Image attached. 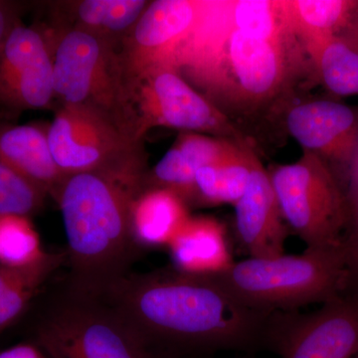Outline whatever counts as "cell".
<instances>
[{"mask_svg": "<svg viewBox=\"0 0 358 358\" xmlns=\"http://www.w3.org/2000/svg\"><path fill=\"white\" fill-rule=\"evenodd\" d=\"M285 222L307 247L338 246L348 227L345 192L317 155L268 169Z\"/></svg>", "mask_w": 358, "mask_h": 358, "instance_id": "obj_7", "label": "cell"}, {"mask_svg": "<svg viewBox=\"0 0 358 358\" xmlns=\"http://www.w3.org/2000/svg\"><path fill=\"white\" fill-rule=\"evenodd\" d=\"M21 6L15 2L0 0V45L13 25L20 20Z\"/></svg>", "mask_w": 358, "mask_h": 358, "instance_id": "obj_28", "label": "cell"}, {"mask_svg": "<svg viewBox=\"0 0 358 358\" xmlns=\"http://www.w3.org/2000/svg\"><path fill=\"white\" fill-rule=\"evenodd\" d=\"M134 134L169 128L253 145L236 124L171 67L152 71L128 82Z\"/></svg>", "mask_w": 358, "mask_h": 358, "instance_id": "obj_8", "label": "cell"}, {"mask_svg": "<svg viewBox=\"0 0 358 358\" xmlns=\"http://www.w3.org/2000/svg\"><path fill=\"white\" fill-rule=\"evenodd\" d=\"M0 358H47L33 343H20L0 352Z\"/></svg>", "mask_w": 358, "mask_h": 358, "instance_id": "obj_29", "label": "cell"}, {"mask_svg": "<svg viewBox=\"0 0 358 358\" xmlns=\"http://www.w3.org/2000/svg\"><path fill=\"white\" fill-rule=\"evenodd\" d=\"M357 358H358V357Z\"/></svg>", "mask_w": 358, "mask_h": 358, "instance_id": "obj_31", "label": "cell"}, {"mask_svg": "<svg viewBox=\"0 0 358 358\" xmlns=\"http://www.w3.org/2000/svg\"><path fill=\"white\" fill-rule=\"evenodd\" d=\"M171 67L245 134L249 124L282 122L303 85L315 83L284 0H201Z\"/></svg>", "mask_w": 358, "mask_h": 358, "instance_id": "obj_1", "label": "cell"}, {"mask_svg": "<svg viewBox=\"0 0 358 358\" xmlns=\"http://www.w3.org/2000/svg\"><path fill=\"white\" fill-rule=\"evenodd\" d=\"M338 36L343 37L358 49V10L346 26L345 29Z\"/></svg>", "mask_w": 358, "mask_h": 358, "instance_id": "obj_30", "label": "cell"}, {"mask_svg": "<svg viewBox=\"0 0 358 358\" xmlns=\"http://www.w3.org/2000/svg\"><path fill=\"white\" fill-rule=\"evenodd\" d=\"M54 100L53 61L43 28L20 20L0 45V122L48 109Z\"/></svg>", "mask_w": 358, "mask_h": 358, "instance_id": "obj_11", "label": "cell"}, {"mask_svg": "<svg viewBox=\"0 0 358 358\" xmlns=\"http://www.w3.org/2000/svg\"><path fill=\"white\" fill-rule=\"evenodd\" d=\"M211 275L240 303L266 315L324 305L348 285L343 243L307 247L301 255L249 258Z\"/></svg>", "mask_w": 358, "mask_h": 358, "instance_id": "obj_4", "label": "cell"}, {"mask_svg": "<svg viewBox=\"0 0 358 358\" xmlns=\"http://www.w3.org/2000/svg\"><path fill=\"white\" fill-rule=\"evenodd\" d=\"M315 83L333 96H358V49L341 36L324 40L308 53Z\"/></svg>", "mask_w": 358, "mask_h": 358, "instance_id": "obj_23", "label": "cell"}, {"mask_svg": "<svg viewBox=\"0 0 358 358\" xmlns=\"http://www.w3.org/2000/svg\"><path fill=\"white\" fill-rule=\"evenodd\" d=\"M234 143L238 141L192 131H180L173 145L154 169L145 174L143 189L164 188L171 190L188 206H192L195 174L202 166L223 155Z\"/></svg>", "mask_w": 358, "mask_h": 358, "instance_id": "obj_15", "label": "cell"}, {"mask_svg": "<svg viewBox=\"0 0 358 358\" xmlns=\"http://www.w3.org/2000/svg\"><path fill=\"white\" fill-rule=\"evenodd\" d=\"M200 8L201 0L150 1L120 45L127 81L171 67L174 54L192 31Z\"/></svg>", "mask_w": 358, "mask_h": 358, "instance_id": "obj_13", "label": "cell"}, {"mask_svg": "<svg viewBox=\"0 0 358 358\" xmlns=\"http://www.w3.org/2000/svg\"><path fill=\"white\" fill-rule=\"evenodd\" d=\"M257 157L251 143H234L199 169L195 174L192 206H234L246 190Z\"/></svg>", "mask_w": 358, "mask_h": 358, "instance_id": "obj_18", "label": "cell"}, {"mask_svg": "<svg viewBox=\"0 0 358 358\" xmlns=\"http://www.w3.org/2000/svg\"><path fill=\"white\" fill-rule=\"evenodd\" d=\"M343 250L348 272L346 291L358 294V236L345 235L343 239Z\"/></svg>", "mask_w": 358, "mask_h": 358, "instance_id": "obj_27", "label": "cell"}, {"mask_svg": "<svg viewBox=\"0 0 358 358\" xmlns=\"http://www.w3.org/2000/svg\"><path fill=\"white\" fill-rule=\"evenodd\" d=\"M235 230L251 258L284 255L289 227L282 217L268 169L256 157L249 183L234 204Z\"/></svg>", "mask_w": 358, "mask_h": 358, "instance_id": "obj_14", "label": "cell"}, {"mask_svg": "<svg viewBox=\"0 0 358 358\" xmlns=\"http://www.w3.org/2000/svg\"><path fill=\"white\" fill-rule=\"evenodd\" d=\"M46 253L31 217L0 215V265L25 267L38 262Z\"/></svg>", "mask_w": 358, "mask_h": 358, "instance_id": "obj_24", "label": "cell"}, {"mask_svg": "<svg viewBox=\"0 0 358 358\" xmlns=\"http://www.w3.org/2000/svg\"><path fill=\"white\" fill-rule=\"evenodd\" d=\"M48 128L41 122H0V159L55 199L67 176L52 155Z\"/></svg>", "mask_w": 358, "mask_h": 358, "instance_id": "obj_16", "label": "cell"}, {"mask_svg": "<svg viewBox=\"0 0 358 358\" xmlns=\"http://www.w3.org/2000/svg\"><path fill=\"white\" fill-rule=\"evenodd\" d=\"M282 124L303 150L331 169L345 192L358 152V108L334 99H298L285 110Z\"/></svg>", "mask_w": 358, "mask_h": 358, "instance_id": "obj_12", "label": "cell"}, {"mask_svg": "<svg viewBox=\"0 0 358 358\" xmlns=\"http://www.w3.org/2000/svg\"><path fill=\"white\" fill-rule=\"evenodd\" d=\"M43 30L53 61L55 100L93 110L138 141L120 45L74 28Z\"/></svg>", "mask_w": 358, "mask_h": 358, "instance_id": "obj_5", "label": "cell"}, {"mask_svg": "<svg viewBox=\"0 0 358 358\" xmlns=\"http://www.w3.org/2000/svg\"><path fill=\"white\" fill-rule=\"evenodd\" d=\"M263 345L281 358H357L358 294L346 291L313 313H271Z\"/></svg>", "mask_w": 358, "mask_h": 358, "instance_id": "obj_10", "label": "cell"}, {"mask_svg": "<svg viewBox=\"0 0 358 358\" xmlns=\"http://www.w3.org/2000/svg\"><path fill=\"white\" fill-rule=\"evenodd\" d=\"M345 194L348 205V227L345 236H358V152L348 171Z\"/></svg>", "mask_w": 358, "mask_h": 358, "instance_id": "obj_26", "label": "cell"}, {"mask_svg": "<svg viewBox=\"0 0 358 358\" xmlns=\"http://www.w3.org/2000/svg\"><path fill=\"white\" fill-rule=\"evenodd\" d=\"M188 207L171 190L143 189L131 209V231L138 248H167L190 217Z\"/></svg>", "mask_w": 358, "mask_h": 358, "instance_id": "obj_19", "label": "cell"}, {"mask_svg": "<svg viewBox=\"0 0 358 358\" xmlns=\"http://www.w3.org/2000/svg\"><path fill=\"white\" fill-rule=\"evenodd\" d=\"M148 171L73 174L55 196L67 238V285L102 296L128 274L140 251L131 231V209Z\"/></svg>", "mask_w": 358, "mask_h": 358, "instance_id": "obj_3", "label": "cell"}, {"mask_svg": "<svg viewBox=\"0 0 358 358\" xmlns=\"http://www.w3.org/2000/svg\"><path fill=\"white\" fill-rule=\"evenodd\" d=\"M47 196L38 186L0 159V215L31 217L43 208Z\"/></svg>", "mask_w": 358, "mask_h": 358, "instance_id": "obj_25", "label": "cell"}, {"mask_svg": "<svg viewBox=\"0 0 358 358\" xmlns=\"http://www.w3.org/2000/svg\"><path fill=\"white\" fill-rule=\"evenodd\" d=\"M101 296L150 348L248 350L264 345L270 315L240 303L211 275L173 267L128 273Z\"/></svg>", "mask_w": 358, "mask_h": 358, "instance_id": "obj_2", "label": "cell"}, {"mask_svg": "<svg viewBox=\"0 0 358 358\" xmlns=\"http://www.w3.org/2000/svg\"><path fill=\"white\" fill-rule=\"evenodd\" d=\"M52 155L66 176L93 171H148L143 141L84 108L61 106L49 124Z\"/></svg>", "mask_w": 358, "mask_h": 358, "instance_id": "obj_9", "label": "cell"}, {"mask_svg": "<svg viewBox=\"0 0 358 358\" xmlns=\"http://www.w3.org/2000/svg\"><path fill=\"white\" fill-rule=\"evenodd\" d=\"M65 263L66 251L47 252L38 262L25 267L0 265V334L20 319Z\"/></svg>", "mask_w": 358, "mask_h": 358, "instance_id": "obj_20", "label": "cell"}, {"mask_svg": "<svg viewBox=\"0 0 358 358\" xmlns=\"http://www.w3.org/2000/svg\"><path fill=\"white\" fill-rule=\"evenodd\" d=\"M150 1L147 0H81L63 2L70 20L61 27L74 28L121 45Z\"/></svg>", "mask_w": 358, "mask_h": 358, "instance_id": "obj_21", "label": "cell"}, {"mask_svg": "<svg viewBox=\"0 0 358 358\" xmlns=\"http://www.w3.org/2000/svg\"><path fill=\"white\" fill-rule=\"evenodd\" d=\"M289 22L308 53L338 36L358 10V0H284Z\"/></svg>", "mask_w": 358, "mask_h": 358, "instance_id": "obj_22", "label": "cell"}, {"mask_svg": "<svg viewBox=\"0 0 358 358\" xmlns=\"http://www.w3.org/2000/svg\"><path fill=\"white\" fill-rule=\"evenodd\" d=\"M38 315L33 343L47 358H152L141 334L103 296L66 285Z\"/></svg>", "mask_w": 358, "mask_h": 358, "instance_id": "obj_6", "label": "cell"}, {"mask_svg": "<svg viewBox=\"0 0 358 358\" xmlns=\"http://www.w3.org/2000/svg\"><path fill=\"white\" fill-rule=\"evenodd\" d=\"M167 249L173 268L187 274H218L235 262L225 227L209 216H190Z\"/></svg>", "mask_w": 358, "mask_h": 358, "instance_id": "obj_17", "label": "cell"}]
</instances>
